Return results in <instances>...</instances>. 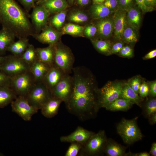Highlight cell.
I'll return each instance as SVG.
<instances>
[{"instance_id":"cell-10","label":"cell","mask_w":156,"mask_h":156,"mask_svg":"<svg viewBox=\"0 0 156 156\" xmlns=\"http://www.w3.org/2000/svg\"><path fill=\"white\" fill-rule=\"evenodd\" d=\"M11 104L12 111L26 121L30 120L32 116L38 111L30 105L26 98L23 96H17Z\"/></svg>"},{"instance_id":"cell-38","label":"cell","mask_w":156,"mask_h":156,"mask_svg":"<svg viewBox=\"0 0 156 156\" xmlns=\"http://www.w3.org/2000/svg\"><path fill=\"white\" fill-rule=\"evenodd\" d=\"M71 143L65 156H77L78 155L83 145L79 143L76 142H73Z\"/></svg>"},{"instance_id":"cell-12","label":"cell","mask_w":156,"mask_h":156,"mask_svg":"<svg viewBox=\"0 0 156 156\" xmlns=\"http://www.w3.org/2000/svg\"><path fill=\"white\" fill-rule=\"evenodd\" d=\"M73 85V76L66 74L53 89L52 96L61 99L66 104L72 93Z\"/></svg>"},{"instance_id":"cell-8","label":"cell","mask_w":156,"mask_h":156,"mask_svg":"<svg viewBox=\"0 0 156 156\" xmlns=\"http://www.w3.org/2000/svg\"><path fill=\"white\" fill-rule=\"evenodd\" d=\"M36 83L33 75L29 71L11 77L10 88L17 96L25 97Z\"/></svg>"},{"instance_id":"cell-18","label":"cell","mask_w":156,"mask_h":156,"mask_svg":"<svg viewBox=\"0 0 156 156\" xmlns=\"http://www.w3.org/2000/svg\"><path fill=\"white\" fill-rule=\"evenodd\" d=\"M51 66L38 60L30 67L29 71L36 83L42 82Z\"/></svg>"},{"instance_id":"cell-7","label":"cell","mask_w":156,"mask_h":156,"mask_svg":"<svg viewBox=\"0 0 156 156\" xmlns=\"http://www.w3.org/2000/svg\"><path fill=\"white\" fill-rule=\"evenodd\" d=\"M107 140L104 130L95 133L83 146L78 155L97 156L103 153Z\"/></svg>"},{"instance_id":"cell-44","label":"cell","mask_w":156,"mask_h":156,"mask_svg":"<svg viewBox=\"0 0 156 156\" xmlns=\"http://www.w3.org/2000/svg\"><path fill=\"white\" fill-rule=\"evenodd\" d=\"M119 53L120 55L123 57H131L133 55L132 49L128 46H123Z\"/></svg>"},{"instance_id":"cell-48","label":"cell","mask_w":156,"mask_h":156,"mask_svg":"<svg viewBox=\"0 0 156 156\" xmlns=\"http://www.w3.org/2000/svg\"><path fill=\"white\" fill-rule=\"evenodd\" d=\"M123 46L124 44L121 42L115 43L111 47L109 55L119 52Z\"/></svg>"},{"instance_id":"cell-16","label":"cell","mask_w":156,"mask_h":156,"mask_svg":"<svg viewBox=\"0 0 156 156\" xmlns=\"http://www.w3.org/2000/svg\"><path fill=\"white\" fill-rule=\"evenodd\" d=\"M126 11L117 9L113 16L114 36L118 40H122V35L126 23Z\"/></svg>"},{"instance_id":"cell-45","label":"cell","mask_w":156,"mask_h":156,"mask_svg":"<svg viewBox=\"0 0 156 156\" xmlns=\"http://www.w3.org/2000/svg\"><path fill=\"white\" fill-rule=\"evenodd\" d=\"M103 3L112 12L118 9V0H105Z\"/></svg>"},{"instance_id":"cell-19","label":"cell","mask_w":156,"mask_h":156,"mask_svg":"<svg viewBox=\"0 0 156 156\" xmlns=\"http://www.w3.org/2000/svg\"><path fill=\"white\" fill-rule=\"evenodd\" d=\"M95 26L99 35L103 39L109 37L114 30L113 20L109 18H105L99 20Z\"/></svg>"},{"instance_id":"cell-15","label":"cell","mask_w":156,"mask_h":156,"mask_svg":"<svg viewBox=\"0 0 156 156\" xmlns=\"http://www.w3.org/2000/svg\"><path fill=\"white\" fill-rule=\"evenodd\" d=\"M66 74H67L54 64L51 67L42 82L51 93L55 86Z\"/></svg>"},{"instance_id":"cell-42","label":"cell","mask_w":156,"mask_h":156,"mask_svg":"<svg viewBox=\"0 0 156 156\" xmlns=\"http://www.w3.org/2000/svg\"><path fill=\"white\" fill-rule=\"evenodd\" d=\"M11 77L8 76L0 70V87H10Z\"/></svg>"},{"instance_id":"cell-17","label":"cell","mask_w":156,"mask_h":156,"mask_svg":"<svg viewBox=\"0 0 156 156\" xmlns=\"http://www.w3.org/2000/svg\"><path fill=\"white\" fill-rule=\"evenodd\" d=\"M62 102L61 99L52 96L41 107L42 114L47 118L54 117L57 114L60 105Z\"/></svg>"},{"instance_id":"cell-53","label":"cell","mask_w":156,"mask_h":156,"mask_svg":"<svg viewBox=\"0 0 156 156\" xmlns=\"http://www.w3.org/2000/svg\"><path fill=\"white\" fill-rule=\"evenodd\" d=\"M149 153L152 156H156V143L155 142L153 143L152 144Z\"/></svg>"},{"instance_id":"cell-52","label":"cell","mask_w":156,"mask_h":156,"mask_svg":"<svg viewBox=\"0 0 156 156\" xmlns=\"http://www.w3.org/2000/svg\"><path fill=\"white\" fill-rule=\"evenodd\" d=\"M148 121L151 125H153L156 123V113L151 115L148 118Z\"/></svg>"},{"instance_id":"cell-11","label":"cell","mask_w":156,"mask_h":156,"mask_svg":"<svg viewBox=\"0 0 156 156\" xmlns=\"http://www.w3.org/2000/svg\"><path fill=\"white\" fill-rule=\"evenodd\" d=\"M50 14L42 6L36 4L29 18L36 34H38L48 25Z\"/></svg>"},{"instance_id":"cell-40","label":"cell","mask_w":156,"mask_h":156,"mask_svg":"<svg viewBox=\"0 0 156 156\" xmlns=\"http://www.w3.org/2000/svg\"><path fill=\"white\" fill-rule=\"evenodd\" d=\"M37 0H18L22 5L23 9L29 13L31 9L35 5Z\"/></svg>"},{"instance_id":"cell-37","label":"cell","mask_w":156,"mask_h":156,"mask_svg":"<svg viewBox=\"0 0 156 156\" xmlns=\"http://www.w3.org/2000/svg\"><path fill=\"white\" fill-rule=\"evenodd\" d=\"M143 81L140 75H136L129 79L127 81L130 87L138 94L140 87Z\"/></svg>"},{"instance_id":"cell-22","label":"cell","mask_w":156,"mask_h":156,"mask_svg":"<svg viewBox=\"0 0 156 156\" xmlns=\"http://www.w3.org/2000/svg\"><path fill=\"white\" fill-rule=\"evenodd\" d=\"M127 23L135 31H138L140 25L141 17L139 9L134 7L126 11Z\"/></svg>"},{"instance_id":"cell-21","label":"cell","mask_w":156,"mask_h":156,"mask_svg":"<svg viewBox=\"0 0 156 156\" xmlns=\"http://www.w3.org/2000/svg\"><path fill=\"white\" fill-rule=\"evenodd\" d=\"M36 5L43 7L50 15L65 10L68 6L66 0H46Z\"/></svg>"},{"instance_id":"cell-27","label":"cell","mask_w":156,"mask_h":156,"mask_svg":"<svg viewBox=\"0 0 156 156\" xmlns=\"http://www.w3.org/2000/svg\"><path fill=\"white\" fill-rule=\"evenodd\" d=\"M17 97L12 89L9 87H0V108H4Z\"/></svg>"},{"instance_id":"cell-54","label":"cell","mask_w":156,"mask_h":156,"mask_svg":"<svg viewBox=\"0 0 156 156\" xmlns=\"http://www.w3.org/2000/svg\"><path fill=\"white\" fill-rule=\"evenodd\" d=\"M77 3L81 6H86L88 4L90 0H77Z\"/></svg>"},{"instance_id":"cell-34","label":"cell","mask_w":156,"mask_h":156,"mask_svg":"<svg viewBox=\"0 0 156 156\" xmlns=\"http://www.w3.org/2000/svg\"><path fill=\"white\" fill-rule=\"evenodd\" d=\"M92 43L95 48L99 52L106 55H109L111 48L109 42L103 40H91Z\"/></svg>"},{"instance_id":"cell-36","label":"cell","mask_w":156,"mask_h":156,"mask_svg":"<svg viewBox=\"0 0 156 156\" xmlns=\"http://www.w3.org/2000/svg\"><path fill=\"white\" fill-rule=\"evenodd\" d=\"M143 111L144 115L148 118L156 113L155 98L151 97L148 99L145 104Z\"/></svg>"},{"instance_id":"cell-29","label":"cell","mask_w":156,"mask_h":156,"mask_svg":"<svg viewBox=\"0 0 156 156\" xmlns=\"http://www.w3.org/2000/svg\"><path fill=\"white\" fill-rule=\"evenodd\" d=\"M90 12L92 17L97 20L106 18L112 12L103 3L93 4Z\"/></svg>"},{"instance_id":"cell-59","label":"cell","mask_w":156,"mask_h":156,"mask_svg":"<svg viewBox=\"0 0 156 156\" xmlns=\"http://www.w3.org/2000/svg\"><path fill=\"white\" fill-rule=\"evenodd\" d=\"M3 155L1 153H0V156H3Z\"/></svg>"},{"instance_id":"cell-1","label":"cell","mask_w":156,"mask_h":156,"mask_svg":"<svg viewBox=\"0 0 156 156\" xmlns=\"http://www.w3.org/2000/svg\"><path fill=\"white\" fill-rule=\"evenodd\" d=\"M72 73L73 88L66 106L69 112L85 121L94 116L99 111L98 88L94 76L86 67H73Z\"/></svg>"},{"instance_id":"cell-41","label":"cell","mask_w":156,"mask_h":156,"mask_svg":"<svg viewBox=\"0 0 156 156\" xmlns=\"http://www.w3.org/2000/svg\"><path fill=\"white\" fill-rule=\"evenodd\" d=\"M97 32L96 26L92 25H89L85 27L83 34L87 37L91 38L94 36Z\"/></svg>"},{"instance_id":"cell-4","label":"cell","mask_w":156,"mask_h":156,"mask_svg":"<svg viewBox=\"0 0 156 156\" xmlns=\"http://www.w3.org/2000/svg\"><path fill=\"white\" fill-rule=\"evenodd\" d=\"M137 117L130 120L122 118L117 125L118 133L126 144H132L142 138V134L137 124Z\"/></svg>"},{"instance_id":"cell-33","label":"cell","mask_w":156,"mask_h":156,"mask_svg":"<svg viewBox=\"0 0 156 156\" xmlns=\"http://www.w3.org/2000/svg\"><path fill=\"white\" fill-rule=\"evenodd\" d=\"M85 27L72 23H68L63 27L62 33L73 36H82Z\"/></svg>"},{"instance_id":"cell-49","label":"cell","mask_w":156,"mask_h":156,"mask_svg":"<svg viewBox=\"0 0 156 156\" xmlns=\"http://www.w3.org/2000/svg\"><path fill=\"white\" fill-rule=\"evenodd\" d=\"M156 56V50L154 49L149 52L143 57L144 60L153 58Z\"/></svg>"},{"instance_id":"cell-6","label":"cell","mask_w":156,"mask_h":156,"mask_svg":"<svg viewBox=\"0 0 156 156\" xmlns=\"http://www.w3.org/2000/svg\"><path fill=\"white\" fill-rule=\"evenodd\" d=\"M75 58L70 49L59 41L55 45L54 64L66 74L72 73Z\"/></svg>"},{"instance_id":"cell-47","label":"cell","mask_w":156,"mask_h":156,"mask_svg":"<svg viewBox=\"0 0 156 156\" xmlns=\"http://www.w3.org/2000/svg\"><path fill=\"white\" fill-rule=\"evenodd\" d=\"M147 83L149 88L148 95L151 97L156 98V81L155 80L149 81Z\"/></svg>"},{"instance_id":"cell-51","label":"cell","mask_w":156,"mask_h":156,"mask_svg":"<svg viewBox=\"0 0 156 156\" xmlns=\"http://www.w3.org/2000/svg\"><path fill=\"white\" fill-rule=\"evenodd\" d=\"M146 5L149 7H154L156 4V0H144Z\"/></svg>"},{"instance_id":"cell-35","label":"cell","mask_w":156,"mask_h":156,"mask_svg":"<svg viewBox=\"0 0 156 156\" xmlns=\"http://www.w3.org/2000/svg\"><path fill=\"white\" fill-rule=\"evenodd\" d=\"M69 20L72 22L83 23L87 22L89 17L87 14L80 11H75L70 13L68 16Z\"/></svg>"},{"instance_id":"cell-25","label":"cell","mask_w":156,"mask_h":156,"mask_svg":"<svg viewBox=\"0 0 156 156\" xmlns=\"http://www.w3.org/2000/svg\"><path fill=\"white\" fill-rule=\"evenodd\" d=\"M14 41L8 47L7 51L11 53L13 55L20 57L24 53L29 44L28 37L18 39Z\"/></svg>"},{"instance_id":"cell-39","label":"cell","mask_w":156,"mask_h":156,"mask_svg":"<svg viewBox=\"0 0 156 156\" xmlns=\"http://www.w3.org/2000/svg\"><path fill=\"white\" fill-rule=\"evenodd\" d=\"M118 9L127 11L133 7V0H118Z\"/></svg>"},{"instance_id":"cell-3","label":"cell","mask_w":156,"mask_h":156,"mask_svg":"<svg viewBox=\"0 0 156 156\" xmlns=\"http://www.w3.org/2000/svg\"><path fill=\"white\" fill-rule=\"evenodd\" d=\"M123 83L118 80L109 81L102 88H98L97 106L99 111L120 97Z\"/></svg>"},{"instance_id":"cell-58","label":"cell","mask_w":156,"mask_h":156,"mask_svg":"<svg viewBox=\"0 0 156 156\" xmlns=\"http://www.w3.org/2000/svg\"><path fill=\"white\" fill-rule=\"evenodd\" d=\"M69 1V2L70 3H72L74 0H68Z\"/></svg>"},{"instance_id":"cell-46","label":"cell","mask_w":156,"mask_h":156,"mask_svg":"<svg viewBox=\"0 0 156 156\" xmlns=\"http://www.w3.org/2000/svg\"><path fill=\"white\" fill-rule=\"evenodd\" d=\"M138 7L143 13L151 12L153 10L154 8L149 7L145 4L144 0H135Z\"/></svg>"},{"instance_id":"cell-24","label":"cell","mask_w":156,"mask_h":156,"mask_svg":"<svg viewBox=\"0 0 156 156\" xmlns=\"http://www.w3.org/2000/svg\"><path fill=\"white\" fill-rule=\"evenodd\" d=\"M120 98L127 99L139 107L142 106V98L135 92L127 82L123 83Z\"/></svg>"},{"instance_id":"cell-23","label":"cell","mask_w":156,"mask_h":156,"mask_svg":"<svg viewBox=\"0 0 156 156\" xmlns=\"http://www.w3.org/2000/svg\"><path fill=\"white\" fill-rule=\"evenodd\" d=\"M126 147L112 140L107 139L103 153L108 156H125Z\"/></svg>"},{"instance_id":"cell-2","label":"cell","mask_w":156,"mask_h":156,"mask_svg":"<svg viewBox=\"0 0 156 156\" xmlns=\"http://www.w3.org/2000/svg\"><path fill=\"white\" fill-rule=\"evenodd\" d=\"M29 14L15 0H0V23L2 28L18 39L36 34Z\"/></svg>"},{"instance_id":"cell-56","label":"cell","mask_w":156,"mask_h":156,"mask_svg":"<svg viewBox=\"0 0 156 156\" xmlns=\"http://www.w3.org/2000/svg\"><path fill=\"white\" fill-rule=\"evenodd\" d=\"M46 0H37L36 3V4H37L41 2L44 1Z\"/></svg>"},{"instance_id":"cell-30","label":"cell","mask_w":156,"mask_h":156,"mask_svg":"<svg viewBox=\"0 0 156 156\" xmlns=\"http://www.w3.org/2000/svg\"><path fill=\"white\" fill-rule=\"evenodd\" d=\"M66 14L67 11L65 10L53 14V15L49 18V25L58 31L62 26L65 21Z\"/></svg>"},{"instance_id":"cell-26","label":"cell","mask_w":156,"mask_h":156,"mask_svg":"<svg viewBox=\"0 0 156 156\" xmlns=\"http://www.w3.org/2000/svg\"><path fill=\"white\" fill-rule=\"evenodd\" d=\"M15 37L7 30L2 28L0 30V55L4 54L9 46L15 41Z\"/></svg>"},{"instance_id":"cell-20","label":"cell","mask_w":156,"mask_h":156,"mask_svg":"<svg viewBox=\"0 0 156 156\" xmlns=\"http://www.w3.org/2000/svg\"><path fill=\"white\" fill-rule=\"evenodd\" d=\"M55 45H49L45 48H36L38 60L50 66L54 65Z\"/></svg>"},{"instance_id":"cell-55","label":"cell","mask_w":156,"mask_h":156,"mask_svg":"<svg viewBox=\"0 0 156 156\" xmlns=\"http://www.w3.org/2000/svg\"><path fill=\"white\" fill-rule=\"evenodd\" d=\"M105 0H92L93 4L103 3Z\"/></svg>"},{"instance_id":"cell-57","label":"cell","mask_w":156,"mask_h":156,"mask_svg":"<svg viewBox=\"0 0 156 156\" xmlns=\"http://www.w3.org/2000/svg\"><path fill=\"white\" fill-rule=\"evenodd\" d=\"M3 56H1L0 55V64L3 59Z\"/></svg>"},{"instance_id":"cell-14","label":"cell","mask_w":156,"mask_h":156,"mask_svg":"<svg viewBox=\"0 0 156 156\" xmlns=\"http://www.w3.org/2000/svg\"><path fill=\"white\" fill-rule=\"evenodd\" d=\"M95 133L81 126H78L70 134L61 136L60 140L62 142H76L84 145Z\"/></svg>"},{"instance_id":"cell-9","label":"cell","mask_w":156,"mask_h":156,"mask_svg":"<svg viewBox=\"0 0 156 156\" xmlns=\"http://www.w3.org/2000/svg\"><path fill=\"white\" fill-rule=\"evenodd\" d=\"M51 97V92L42 82L36 83L25 98L30 105L38 110Z\"/></svg>"},{"instance_id":"cell-5","label":"cell","mask_w":156,"mask_h":156,"mask_svg":"<svg viewBox=\"0 0 156 156\" xmlns=\"http://www.w3.org/2000/svg\"><path fill=\"white\" fill-rule=\"evenodd\" d=\"M30 67L20 57L12 54L3 56L0 70L12 77L29 71Z\"/></svg>"},{"instance_id":"cell-60","label":"cell","mask_w":156,"mask_h":156,"mask_svg":"<svg viewBox=\"0 0 156 156\" xmlns=\"http://www.w3.org/2000/svg\"><path fill=\"white\" fill-rule=\"evenodd\" d=\"M0 25H1V24H0Z\"/></svg>"},{"instance_id":"cell-13","label":"cell","mask_w":156,"mask_h":156,"mask_svg":"<svg viewBox=\"0 0 156 156\" xmlns=\"http://www.w3.org/2000/svg\"><path fill=\"white\" fill-rule=\"evenodd\" d=\"M61 33L48 25L38 34L32 37L42 44L55 45L60 41Z\"/></svg>"},{"instance_id":"cell-32","label":"cell","mask_w":156,"mask_h":156,"mask_svg":"<svg viewBox=\"0 0 156 156\" xmlns=\"http://www.w3.org/2000/svg\"><path fill=\"white\" fill-rule=\"evenodd\" d=\"M135 31L129 26L126 22L122 35V39L127 43H135L138 40V37Z\"/></svg>"},{"instance_id":"cell-31","label":"cell","mask_w":156,"mask_h":156,"mask_svg":"<svg viewBox=\"0 0 156 156\" xmlns=\"http://www.w3.org/2000/svg\"><path fill=\"white\" fill-rule=\"evenodd\" d=\"M20 57L30 66L38 60L36 48L33 44H29Z\"/></svg>"},{"instance_id":"cell-43","label":"cell","mask_w":156,"mask_h":156,"mask_svg":"<svg viewBox=\"0 0 156 156\" xmlns=\"http://www.w3.org/2000/svg\"><path fill=\"white\" fill-rule=\"evenodd\" d=\"M148 93L149 88L147 83L143 81L139 88V96L142 98L146 97L148 95Z\"/></svg>"},{"instance_id":"cell-28","label":"cell","mask_w":156,"mask_h":156,"mask_svg":"<svg viewBox=\"0 0 156 156\" xmlns=\"http://www.w3.org/2000/svg\"><path fill=\"white\" fill-rule=\"evenodd\" d=\"M134 104L129 101L122 98H118L107 106L106 110L111 111H127Z\"/></svg>"},{"instance_id":"cell-50","label":"cell","mask_w":156,"mask_h":156,"mask_svg":"<svg viewBox=\"0 0 156 156\" xmlns=\"http://www.w3.org/2000/svg\"><path fill=\"white\" fill-rule=\"evenodd\" d=\"M150 155L149 153L146 152H143L138 153H133L131 152H129L126 153L125 156H150Z\"/></svg>"}]
</instances>
